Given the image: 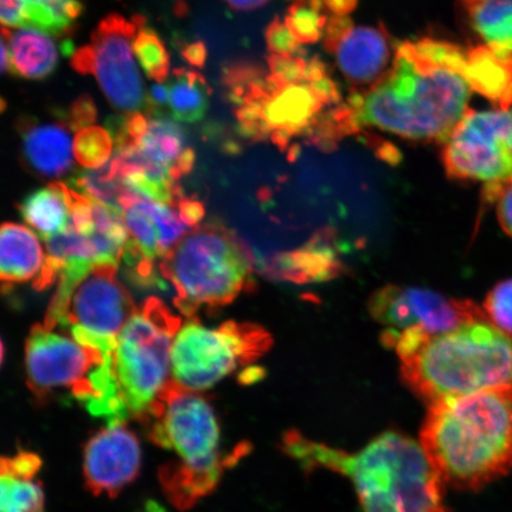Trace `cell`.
I'll return each mask as SVG.
<instances>
[{"label":"cell","mask_w":512,"mask_h":512,"mask_svg":"<svg viewBox=\"0 0 512 512\" xmlns=\"http://www.w3.org/2000/svg\"><path fill=\"white\" fill-rule=\"evenodd\" d=\"M464 61L465 49L450 42L400 43L387 74L348 102L358 130L371 126L409 140L444 143L470 112Z\"/></svg>","instance_id":"1"},{"label":"cell","mask_w":512,"mask_h":512,"mask_svg":"<svg viewBox=\"0 0 512 512\" xmlns=\"http://www.w3.org/2000/svg\"><path fill=\"white\" fill-rule=\"evenodd\" d=\"M283 448L304 469L320 467L348 477L363 512H451L445 484L424 448L405 435L384 433L362 451L347 453L290 431Z\"/></svg>","instance_id":"2"},{"label":"cell","mask_w":512,"mask_h":512,"mask_svg":"<svg viewBox=\"0 0 512 512\" xmlns=\"http://www.w3.org/2000/svg\"><path fill=\"white\" fill-rule=\"evenodd\" d=\"M420 445L445 485L476 491L512 471V386L430 405Z\"/></svg>","instance_id":"3"},{"label":"cell","mask_w":512,"mask_h":512,"mask_svg":"<svg viewBox=\"0 0 512 512\" xmlns=\"http://www.w3.org/2000/svg\"><path fill=\"white\" fill-rule=\"evenodd\" d=\"M382 341L398 352L407 386L430 405L512 386V336L489 320L439 335L386 330Z\"/></svg>","instance_id":"4"},{"label":"cell","mask_w":512,"mask_h":512,"mask_svg":"<svg viewBox=\"0 0 512 512\" xmlns=\"http://www.w3.org/2000/svg\"><path fill=\"white\" fill-rule=\"evenodd\" d=\"M270 73H260L234 105L240 131L248 138H270L285 145L299 134L315 136L325 107L335 105L339 92L318 59L294 53L271 54Z\"/></svg>","instance_id":"5"},{"label":"cell","mask_w":512,"mask_h":512,"mask_svg":"<svg viewBox=\"0 0 512 512\" xmlns=\"http://www.w3.org/2000/svg\"><path fill=\"white\" fill-rule=\"evenodd\" d=\"M252 270L247 247L216 221L192 229L160 261V272L175 288L176 306L190 318L203 307L234 302L249 285Z\"/></svg>","instance_id":"6"},{"label":"cell","mask_w":512,"mask_h":512,"mask_svg":"<svg viewBox=\"0 0 512 512\" xmlns=\"http://www.w3.org/2000/svg\"><path fill=\"white\" fill-rule=\"evenodd\" d=\"M162 300L151 297L137 307L113 351V368L134 418L147 422L171 380L172 343L182 326Z\"/></svg>","instance_id":"7"},{"label":"cell","mask_w":512,"mask_h":512,"mask_svg":"<svg viewBox=\"0 0 512 512\" xmlns=\"http://www.w3.org/2000/svg\"><path fill=\"white\" fill-rule=\"evenodd\" d=\"M271 345V335L259 325L226 322L211 329L190 318L172 343V381L192 392H201L239 367L258 360Z\"/></svg>","instance_id":"8"},{"label":"cell","mask_w":512,"mask_h":512,"mask_svg":"<svg viewBox=\"0 0 512 512\" xmlns=\"http://www.w3.org/2000/svg\"><path fill=\"white\" fill-rule=\"evenodd\" d=\"M446 175L454 181L484 184L485 201H496L512 179V107L472 111L443 143Z\"/></svg>","instance_id":"9"},{"label":"cell","mask_w":512,"mask_h":512,"mask_svg":"<svg viewBox=\"0 0 512 512\" xmlns=\"http://www.w3.org/2000/svg\"><path fill=\"white\" fill-rule=\"evenodd\" d=\"M147 422L151 424L153 443L175 452L184 465L221 471L228 466V458H222L219 450V419L214 407L200 393L171 380Z\"/></svg>","instance_id":"10"},{"label":"cell","mask_w":512,"mask_h":512,"mask_svg":"<svg viewBox=\"0 0 512 512\" xmlns=\"http://www.w3.org/2000/svg\"><path fill=\"white\" fill-rule=\"evenodd\" d=\"M115 265H99L83 278L70 297L61 328L76 342L111 355L119 335L137 307L120 283Z\"/></svg>","instance_id":"11"},{"label":"cell","mask_w":512,"mask_h":512,"mask_svg":"<svg viewBox=\"0 0 512 512\" xmlns=\"http://www.w3.org/2000/svg\"><path fill=\"white\" fill-rule=\"evenodd\" d=\"M145 24L143 16L127 19L119 14L106 16L93 31L92 75L102 92L117 110L130 114L145 106L146 94L138 69L133 43Z\"/></svg>","instance_id":"12"},{"label":"cell","mask_w":512,"mask_h":512,"mask_svg":"<svg viewBox=\"0 0 512 512\" xmlns=\"http://www.w3.org/2000/svg\"><path fill=\"white\" fill-rule=\"evenodd\" d=\"M369 312L388 331L419 328L431 335L445 334L479 320H489L482 307L428 288L387 285L369 300Z\"/></svg>","instance_id":"13"},{"label":"cell","mask_w":512,"mask_h":512,"mask_svg":"<svg viewBox=\"0 0 512 512\" xmlns=\"http://www.w3.org/2000/svg\"><path fill=\"white\" fill-rule=\"evenodd\" d=\"M104 358L100 351L76 342L72 336L37 324L25 347L28 386L38 399L56 389L73 393Z\"/></svg>","instance_id":"14"},{"label":"cell","mask_w":512,"mask_h":512,"mask_svg":"<svg viewBox=\"0 0 512 512\" xmlns=\"http://www.w3.org/2000/svg\"><path fill=\"white\" fill-rule=\"evenodd\" d=\"M325 48L335 57L351 85L370 88L387 74L395 56L387 31L352 24L347 16H334L324 32Z\"/></svg>","instance_id":"15"},{"label":"cell","mask_w":512,"mask_h":512,"mask_svg":"<svg viewBox=\"0 0 512 512\" xmlns=\"http://www.w3.org/2000/svg\"><path fill=\"white\" fill-rule=\"evenodd\" d=\"M142 467L137 435L125 425L106 426L89 438L83 453V475L89 491L114 498L136 479Z\"/></svg>","instance_id":"16"},{"label":"cell","mask_w":512,"mask_h":512,"mask_svg":"<svg viewBox=\"0 0 512 512\" xmlns=\"http://www.w3.org/2000/svg\"><path fill=\"white\" fill-rule=\"evenodd\" d=\"M463 73L477 94L498 110L512 107V51L480 44L465 49Z\"/></svg>","instance_id":"17"},{"label":"cell","mask_w":512,"mask_h":512,"mask_svg":"<svg viewBox=\"0 0 512 512\" xmlns=\"http://www.w3.org/2000/svg\"><path fill=\"white\" fill-rule=\"evenodd\" d=\"M47 255L37 235L18 223H4L0 233V277L3 288L29 283L36 286L46 268Z\"/></svg>","instance_id":"18"},{"label":"cell","mask_w":512,"mask_h":512,"mask_svg":"<svg viewBox=\"0 0 512 512\" xmlns=\"http://www.w3.org/2000/svg\"><path fill=\"white\" fill-rule=\"evenodd\" d=\"M66 123L31 124L22 132V151L30 168L44 177L68 174L74 165V142Z\"/></svg>","instance_id":"19"},{"label":"cell","mask_w":512,"mask_h":512,"mask_svg":"<svg viewBox=\"0 0 512 512\" xmlns=\"http://www.w3.org/2000/svg\"><path fill=\"white\" fill-rule=\"evenodd\" d=\"M82 11L81 0H0L3 27L32 28L53 36L73 29Z\"/></svg>","instance_id":"20"},{"label":"cell","mask_w":512,"mask_h":512,"mask_svg":"<svg viewBox=\"0 0 512 512\" xmlns=\"http://www.w3.org/2000/svg\"><path fill=\"white\" fill-rule=\"evenodd\" d=\"M2 40L9 46L12 75L42 80L55 72L59 63V48L48 32L32 28L12 31L3 27Z\"/></svg>","instance_id":"21"},{"label":"cell","mask_w":512,"mask_h":512,"mask_svg":"<svg viewBox=\"0 0 512 512\" xmlns=\"http://www.w3.org/2000/svg\"><path fill=\"white\" fill-rule=\"evenodd\" d=\"M458 9L484 46L512 51V0H459Z\"/></svg>","instance_id":"22"},{"label":"cell","mask_w":512,"mask_h":512,"mask_svg":"<svg viewBox=\"0 0 512 512\" xmlns=\"http://www.w3.org/2000/svg\"><path fill=\"white\" fill-rule=\"evenodd\" d=\"M70 187L56 182L31 192L19 206L28 226L36 230L44 241L62 232L70 219Z\"/></svg>","instance_id":"23"},{"label":"cell","mask_w":512,"mask_h":512,"mask_svg":"<svg viewBox=\"0 0 512 512\" xmlns=\"http://www.w3.org/2000/svg\"><path fill=\"white\" fill-rule=\"evenodd\" d=\"M221 470H198L181 462L164 465L159 472L166 497L178 509H189L213 491L222 476Z\"/></svg>","instance_id":"24"},{"label":"cell","mask_w":512,"mask_h":512,"mask_svg":"<svg viewBox=\"0 0 512 512\" xmlns=\"http://www.w3.org/2000/svg\"><path fill=\"white\" fill-rule=\"evenodd\" d=\"M168 86L172 118L188 124L204 118L209 108L211 88L202 74L194 69L177 68L171 73Z\"/></svg>","instance_id":"25"},{"label":"cell","mask_w":512,"mask_h":512,"mask_svg":"<svg viewBox=\"0 0 512 512\" xmlns=\"http://www.w3.org/2000/svg\"><path fill=\"white\" fill-rule=\"evenodd\" d=\"M338 266L334 252L317 243L288 254L280 264L286 278L302 281L329 278Z\"/></svg>","instance_id":"26"},{"label":"cell","mask_w":512,"mask_h":512,"mask_svg":"<svg viewBox=\"0 0 512 512\" xmlns=\"http://www.w3.org/2000/svg\"><path fill=\"white\" fill-rule=\"evenodd\" d=\"M0 512H44V492L35 478L0 472Z\"/></svg>","instance_id":"27"},{"label":"cell","mask_w":512,"mask_h":512,"mask_svg":"<svg viewBox=\"0 0 512 512\" xmlns=\"http://www.w3.org/2000/svg\"><path fill=\"white\" fill-rule=\"evenodd\" d=\"M323 0H294L284 23L299 46L315 43L324 37L328 19Z\"/></svg>","instance_id":"28"},{"label":"cell","mask_w":512,"mask_h":512,"mask_svg":"<svg viewBox=\"0 0 512 512\" xmlns=\"http://www.w3.org/2000/svg\"><path fill=\"white\" fill-rule=\"evenodd\" d=\"M134 55L142 67L147 78L163 83L171 75V63L168 49L157 34L151 28L145 27L139 29L136 40L133 43Z\"/></svg>","instance_id":"29"},{"label":"cell","mask_w":512,"mask_h":512,"mask_svg":"<svg viewBox=\"0 0 512 512\" xmlns=\"http://www.w3.org/2000/svg\"><path fill=\"white\" fill-rule=\"evenodd\" d=\"M115 150L113 134L101 126H89L76 132L74 156L86 169H99L110 162Z\"/></svg>","instance_id":"30"},{"label":"cell","mask_w":512,"mask_h":512,"mask_svg":"<svg viewBox=\"0 0 512 512\" xmlns=\"http://www.w3.org/2000/svg\"><path fill=\"white\" fill-rule=\"evenodd\" d=\"M483 309L490 323L512 336V279L492 288Z\"/></svg>","instance_id":"31"},{"label":"cell","mask_w":512,"mask_h":512,"mask_svg":"<svg viewBox=\"0 0 512 512\" xmlns=\"http://www.w3.org/2000/svg\"><path fill=\"white\" fill-rule=\"evenodd\" d=\"M266 43L271 54L287 55L299 51V44L287 29L284 21L274 19L266 30Z\"/></svg>","instance_id":"32"},{"label":"cell","mask_w":512,"mask_h":512,"mask_svg":"<svg viewBox=\"0 0 512 512\" xmlns=\"http://www.w3.org/2000/svg\"><path fill=\"white\" fill-rule=\"evenodd\" d=\"M96 115H98V112H96L95 102L91 96L82 95L68 108L64 123L68 125L70 130L79 132L83 128L93 126Z\"/></svg>","instance_id":"33"},{"label":"cell","mask_w":512,"mask_h":512,"mask_svg":"<svg viewBox=\"0 0 512 512\" xmlns=\"http://www.w3.org/2000/svg\"><path fill=\"white\" fill-rule=\"evenodd\" d=\"M42 466V460L36 453L19 451L15 456L3 457L0 472L12 475L35 478Z\"/></svg>","instance_id":"34"},{"label":"cell","mask_w":512,"mask_h":512,"mask_svg":"<svg viewBox=\"0 0 512 512\" xmlns=\"http://www.w3.org/2000/svg\"><path fill=\"white\" fill-rule=\"evenodd\" d=\"M495 202L499 224L504 232L512 238V179L503 185Z\"/></svg>","instance_id":"35"},{"label":"cell","mask_w":512,"mask_h":512,"mask_svg":"<svg viewBox=\"0 0 512 512\" xmlns=\"http://www.w3.org/2000/svg\"><path fill=\"white\" fill-rule=\"evenodd\" d=\"M169 98L170 94L168 83L156 82L155 85L150 87L149 92L146 94L145 106L147 107V111H149L150 115L162 114L159 113V110L169 106Z\"/></svg>","instance_id":"36"},{"label":"cell","mask_w":512,"mask_h":512,"mask_svg":"<svg viewBox=\"0 0 512 512\" xmlns=\"http://www.w3.org/2000/svg\"><path fill=\"white\" fill-rule=\"evenodd\" d=\"M182 56L192 67L200 68L206 63L207 48L202 42H192L182 48Z\"/></svg>","instance_id":"37"},{"label":"cell","mask_w":512,"mask_h":512,"mask_svg":"<svg viewBox=\"0 0 512 512\" xmlns=\"http://www.w3.org/2000/svg\"><path fill=\"white\" fill-rule=\"evenodd\" d=\"M323 3L334 16H347L355 8L357 0H323Z\"/></svg>","instance_id":"38"},{"label":"cell","mask_w":512,"mask_h":512,"mask_svg":"<svg viewBox=\"0 0 512 512\" xmlns=\"http://www.w3.org/2000/svg\"><path fill=\"white\" fill-rule=\"evenodd\" d=\"M230 9L236 11H253L262 8L270 0H223Z\"/></svg>","instance_id":"39"}]
</instances>
